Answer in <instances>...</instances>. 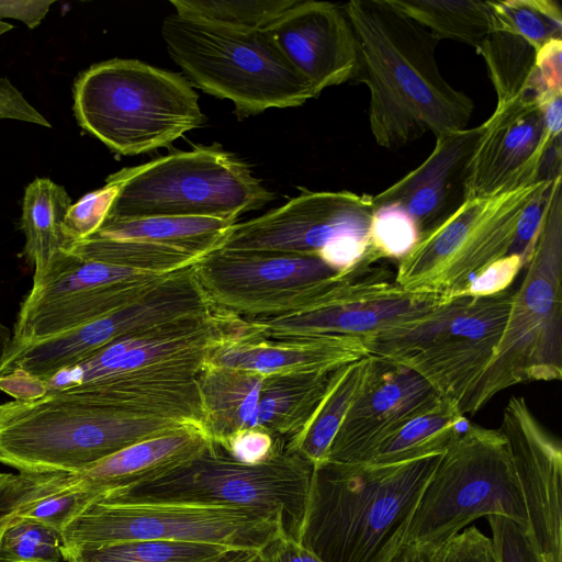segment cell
<instances>
[{
  "label": "cell",
  "instance_id": "6da1fadb",
  "mask_svg": "<svg viewBox=\"0 0 562 562\" xmlns=\"http://www.w3.org/2000/svg\"><path fill=\"white\" fill-rule=\"evenodd\" d=\"M357 44L356 82L368 87L375 143L396 150L427 133L468 128L474 103L441 75L438 41L390 0H351L344 7Z\"/></svg>",
  "mask_w": 562,
  "mask_h": 562
},
{
  "label": "cell",
  "instance_id": "7a4b0ae2",
  "mask_svg": "<svg viewBox=\"0 0 562 562\" xmlns=\"http://www.w3.org/2000/svg\"><path fill=\"white\" fill-rule=\"evenodd\" d=\"M441 454L314 467L297 541L322 562H392Z\"/></svg>",
  "mask_w": 562,
  "mask_h": 562
},
{
  "label": "cell",
  "instance_id": "3957f363",
  "mask_svg": "<svg viewBox=\"0 0 562 562\" xmlns=\"http://www.w3.org/2000/svg\"><path fill=\"white\" fill-rule=\"evenodd\" d=\"M133 416L74 393L0 404V463L26 474L80 473L179 425Z\"/></svg>",
  "mask_w": 562,
  "mask_h": 562
},
{
  "label": "cell",
  "instance_id": "277c9868",
  "mask_svg": "<svg viewBox=\"0 0 562 562\" xmlns=\"http://www.w3.org/2000/svg\"><path fill=\"white\" fill-rule=\"evenodd\" d=\"M161 36L189 83L232 101L238 120L317 98L266 30L234 27L175 12L164 19Z\"/></svg>",
  "mask_w": 562,
  "mask_h": 562
},
{
  "label": "cell",
  "instance_id": "5b68a950",
  "mask_svg": "<svg viewBox=\"0 0 562 562\" xmlns=\"http://www.w3.org/2000/svg\"><path fill=\"white\" fill-rule=\"evenodd\" d=\"M525 267L495 353L459 407L464 415L513 385L562 379V173L552 180Z\"/></svg>",
  "mask_w": 562,
  "mask_h": 562
},
{
  "label": "cell",
  "instance_id": "8992f818",
  "mask_svg": "<svg viewBox=\"0 0 562 562\" xmlns=\"http://www.w3.org/2000/svg\"><path fill=\"white\" fill-rule=\"evenodd\" d=\"M74 112L83 130L120 155L168 147L204 122L199 97L182 75L122 58L78 75Z\"/></svg>",
  "mask_w": 562,
  "mask_h": 562
},
{
  "label": "cell",
  "instance_id": "52a82bcc",
  "mask_svg": "<svg viewBox=\"0 0 562 562\" xmlns=\"http://www.w3.org/2000/svg\"><path fill=\"white\" fill-rule=\"evenodd\" d=\"M513 293L453 296L362 340L370 356L413 370L460 407L495 353Z\"/></svg>",
  "mask_w": 562,
  "mask_h": 562
},
{
  "label": "cell",
  "instance_id": "ba28073f",
  "mask_svg": "<svg viewBox=\"0 0 562 562\" xmlns=\"http://www.w3.org/2000/svg\"><path fill=\"white\" fill-rule=\"evenodd\" d=\"M105 181L117 187V194L104 222L160 216L236 222L276 198L248 164L218 145L123 168Z\"/></svg>",
  "mask_w": 562,
  "mask_h": 562
},
{
  "label": "cell",
  "instance_id": "9c48e42d",
  "mask_svg": "<svg viewBox=\"0 0 562 562\" xmlns=\"http://www.w3.org/2000/svg\"><path fill=\"white\" fill-rule=\"evenodd\" d=\"M484 516L506 517L527 527L505 437L499 429L467 422L424 487L404 547L428 552Z\"/></svg>",
  "mask_w": 562,
  "mask_h": 562
},
{
  "label": "cell",
  "instance_id": "30bf717a",
  "mask_svg": "<svg viewBox=\"0 0 562 562\" xmlns=\"http://www.w3.org/2000/svg\"><path fill=\"white\" fill-rule=\"evenodd\" d=\"M314 465L286 450L257 464L240 462L218 443L165 475L103 497L119 502L231 506L277 515L299 539Z\"/></svg>",
  "mask_w": 562,
  "mask_h": 562
},
{
  "label": "cell",
  "instance_id": "8fae6325",
  "mask_svg": "<svg viewBox=\"0 0 562 562\" xmlns=\"http://www.w3.org/2000/svg\"><path fill=\"white\" fill-rule=\"evenodd\" d=\"M280 535H285L280 516L245 508L101 498L61 531V552L64 560L77 551L140 540L260 551Z\"/></svg>",
  "mask_w": 562,
  "mask_h": 562
},
{
  "label": "cell",
  "instance_id": "7c38bea8",
  "mask_svg": "<svg viewBox=\"0 0 562 562\" xmlns=\"http://www.w3.org/2000/svg\"><path fill=\"white\" fill-rule=\"evenodd\" d=\"M546 180L465 200L445 221L423 233L398 261L396 283L412 293L461 295L477 273L508 255L519 216Z\"/></svg>",
  "mask_w": 562,
  "mask_h": 562
},
{
  "label": "cell",
  "instance_id": "4fadbf2b",
  "mask_svg": "<svg viewBox=\"0 0 562 562\" xmlns=\"http://www.w3.org/2000/svg\"><path fill=\"white\" fill-rule=\"evenodd\" d=\"M192 270L212 310L236 319L314 308L339 273L313 256L225 248L207 254Z\"/></svg>",
  "mask_w": 562,
  "mask_h": 562
},
{
  "label": "cell",
  "instance_id": "5bb4252c",
  "mask_svg": "<svg viewBox=\"0 0 562 562\" xmlns=\"http://www.w3.org/2000/svg\"><path fill=\"white\" fill-rule=\"evenodd\" d=\"M372 212L367 193L303 190L280 207L235 223L221 248L313 256L344 272L369 255Z\"/></svg>",
  "mask_w": 562,
  "mask_h": 562
},
{
  "label": "cell",
  "instance_id": "9a60e30c",
  "mask_svg": "<svg viewBox=\"0 0 562 562\" xmlns=\"http://www.w3.org/2000/svg\"><path fill=\"white\" fill-rule=\"evenodd\" d=\"M172 273L140 272L68 250L33 281L21 303L4 360L137 301Z\"/></svg>",
  "mask_w": 562,
  "mask_h": 562
},
{
  "label": "cell",
  "instance_id": "2e32d148",
  "mask_svg": "<svg viewBox=\"0 0 562 562\" xmlns=\"http://www.w3.org/2000/svg\"><path fill=\"white\" fill-rule=\"evenodd\" d=\"M212 312L195 281L192 267L179 270L137 301L26 347L4 360L0 368V390L19 400L30 384L75 366L114 340L165 323Z\"/></svg>",
  "mask_w": 562,
  "mask_h": 562
},
{
  "label": "cell",
  "instance_id": "e0dca14e",
  "mask_svg": "<svg viewBox=\"0 0 562 562\" xmlns=\"http://www.w3.org/2000/svg\"><path fill=\"white\" fill-rule=\"evenodd\" d=\"M450 297L407 292L395 273L371 252L339 272L323 303L280 317L240 319L241 328L270 338L357 336L364 338L417 316Z\"/></svg>",
  "mask_w": 562,
  "mask_h": 562
},
{
  "label": "cell",
  "instance_id": "ac0fdd59",
  "mask_svg": "<svg viewBox=\"0 0 562 562\" xmlns=\"http://www.w3.org/2000/svg\"><path fill=\"white\" fill-rule=\"evenodd\" d=\"M498 429L508 446L537 558L562 562L561 445L522 396L510 397Z\"/></svg>",
  "mask_w": 562,
  "mask_h": 562
},
{
  "label": "cell",
  "instance_id": "d6986e66",
  "mask_svg": "<svg viewBox=\"0 0 562 562\" xmlns=\"http://www.w3.org/2000/svg\"><path fill=\"white\" fill-rule=\"evenodd\" d=\"M483 133L465 178V200L493 195L547 179L544 167L553 138L546 130L538 101L521 95L482 124ZM551 180V179H549Z\"/></svg>",
  "mask_w": 562,
  "mask_h": 562
},
{
  "label": "cell",
  "instance_id": "ffe728a7",
  "mask_svg": "<svg viewBox=\"0 0 562 562\" xmlns=\"http://www.w3.org/2000/svg\"><path fill=\"white\" fill-rule=\"evenodd\" d=\"M442 398L413 370L372 356L368 379L349 407L326 460L360 462L378 442Z\"/></svg>",
  "mask_w": 562,
  "mask_h": 562
},
{
  "label": "cell",
  "instance_id": "44dd1931",
  "mask_svg": "<svg viewBox=\"0 0 562 562\" xmlns=\"http://www.w3.org/2000/svg\"><path fill=\"white\" fill-rule=\"evenodd\" d=\"M265 30L317 97L355 78L356 37L342 7L297 0Z\"/></svg>",
  "mask_w": 562,
  "mask_h": 562
},
{
  "label": "cell",
  "instance_id": "7402d4cb",
  "mask_svg": "<svg viewBox=\"0 0 562 562\" xmlns=\"http://www.w3.org/2000/svg\"><path fill=\"white\" fill-rule=\"evenodd\" d=\"M482 133L481 124L436 137L423 164L372 195L373 207L400 205L415 220L420 235L440 224L465 201L468 166Z\"/></svg>",
  "mask_w": 562,
  "mask_h": 562
},
{
  "label": "cell",
  "instance_id": "603a6c76",
  "mask_svg": "<svg viewBox=\"0 0 562 562\" xmlns=\"http://www.w3.org/2000/svg\"><path fill=\"white\" fill-rule=\"evenodd\" d=\"M369 356L357 336L270 338L252 335L239 326L216 344L207 364L263 375L327 372Z\"/></svg>",
  "mask_w": 562,
  "mask_h": 562
},
{
  "label": "cell",
  "instance_id": "cb8c5ba5",
  "mask_svg": "<svg viewBox=\"0 0 562 562\" xmlns=\"http://www.w3.org/2000/svg\"><path fill=\"white\" fill-rule=\"evenodd\" d=\"M211 442L202 425L187 423L131 445L76 474L100 499L165 475L194 459Z\"/></svg>",
  "mask_w": 562,
  "mask_h": 562
},
{
  "label": "cell",
  "instance_id": "d4e9b609",
  "mask_svg": "<svg viewBox=\"0 0 562 562\" xmlns=\"http://www.w3.org/2000/svg\"><path fill=\"white\" fill-rule=\"evenodd\" d=\"M267 375L205 363L199 373L205 431L213 442L224 443L248 429Z\"/></svg>",
  "mask_w": 562,
  "mask_h": 562
},
{
  "label": "cell",
  "instance_id": "484cf974",
  "mask_svg": "<svg viewBox=\"0 0 562 562\" xmlns=\"http://www.w3.org/2000/svg\"><path fill=\"white\" fill-rule=\"evenodd\" d=\"M71 199L48 178H36L25 189L20 227L25 237L22 256L34 267L33 281L74 247L64 231Z\"/></svg>",
  "mask_w": 562,
  "mask_h": 562
},
{
  "label": "cell",
  "instance_id": "4316f807",
  "mask_svg": "<svg viewBox=\"0 0 562 562\" xmlns=\"http://www.w3.org/2000/svg\"><path fill=\"white\" fill-rule=\"evenodd\" d=\"M338 369L267 375L249 428L268 431L288 441L308 423Z\"/></svg>",
  "mask_w": 562,
  "mask_h": 562
},
{
  "label": "cell",
  "instance_id": "83f0119b",
  "mask_svg": "<svg viewBox=\"0 0 562 562\" xmlns=\"http://www.w3.org/2000/svg\"><path fill=\"white\" fill-rule=\"evenodd\" d=\"M372 366V356L340 367L304 428L286 441L285 450L294 452L314 467L326 461L330 445L349 407L361 393Z\"/></svg>",
  "mask_w": 562,
  "mask_h": 562
},
{
  "label": "cell",
  "instance_id": "f1b7e54d",
  "mask_svg": "<svg viewBox=\"0 0 562 562\" xmlns=\"http://www.w3.org/2000/svg\"><path fill=\"white\" fill-rule=\"evenodd\" d=\"M465 422L457 404L442 398L378 442L360 462L392 464L443 453Z\"/></svg>",
  "mask_w": 562,
  "mask_h": 562
},
{
  "label": "cell",
  "instance_id": "f546056e",
  "mask_svg": "<svg viewBox=\"0 0 562 562\" xmlns=\"http://www.w3.org/2000/svg\"><path fill=\"white\" fill-rule=\"evenodd\" d=\"M235 223L210 217H144L105 221L93 235L155 241L184 248L204 257L222 247Z\"/></svg>",
  "mask_w": 562,
  "mask_h": 562
},
{
  "label": "cell",
  "instance_id": "4dcf8cb0",
  "mask_svg": "<svg viewBox=\"0 0 562 562\" xmlns=\"http://www.w3.org/2000/svg\"><path fill=\"white\" fill-rule=\"evenodd\" d=\"M438 42L457 41L476 47L496 30L490 1L479 0H390Z\"/></svg>",
  "mask_w": 562,
  "mask_h": 562
},
{
  "label": "cell",
  "instance_id": "1f68e13d",
  "mask_svg": "<svg viewBox=\"0 0 562 562\" xmlns=\"http://www.w3.org/2000/svg\"><path fill=\"white\" fill-rule=\"evenodd\" d=\"M76 254L146 273L168 274L194 266L203 257L184 248L142 239L92 235L71 248Z\"/></svg>",
  "mask_w": 562,
  "mask_h": 562
},
{
  "label": "cell",
  "instance_id": "d6a6232c",
  "mask_svg": "<svg viewBox=\"0 0 562 562\" xmlns=\"http://www.w3.org/2000/svg\"><path fill=\"white\" fill-rule=\"evenodd\" d=\"M475 50L485 61L496 93V108L521 95H530L529 85L537 50L524 38L506 31H494Z\"/></svg>",
  "mask_w": 562,
  "mask_h": 562
},
{
  "label": "cell",
  "instance_id": "836d02e7",
  "mask_svg": "<svg viewBox=\"0 0 562 562\" xmlns=\"http://www.w3.org/2000/svg\"><path fill=\"white\" fill-rule=\"evenodd\" d=\"M231 548L224 546L140 540L81 550L64 558L66 562H216Z\"/></svg>",
  "mask_w": 562,
  "mask_h": 562
},
{
  "label": "cell",
  "instance_id": "e575fe53",
  "mask_svg": "<svg viewBox=\"0 0 562 562\" xmlns=\"http://www.w3.org/2000/svg\"><path fill=\"white\" fill-rule=\"evenodd\" d=\"M495 31L516 34L536 50L552 40H562V11L554 0L490 1Z\"/></svg>",
  "mask_w": 562,
  "mask_h": 562
},
{
  "label": "cell",
  "instance_id": "d590c367",
  "mask_svg": "<svg viewBox=\"0 0 562 562\" xmlns=\"http://www.w3.org/2000/svg\"><path fill=\"white\" fill-rule=\"evenodd\" d=\"M297 0H170L176 13L234 27L265 30Z\"/></svg>",
  "mask_w": 562,
  "mask_h": 562
},
{
  "label": "cell",
  "instance_id": "8d00e7d4",
  "mask_svg": "<svg viewBox=\"0 0 562 562\" xmlns=\"http://www.w3.org/2000/svg\"><path fill=\"white\" fill-rule=\"evenodd\" d=\"M61 532L34 519L16 515L0 540V562H59Z\"/></svg>",
  "mask_w": 562,
  "mask_h": 562
},
{
  "label": "cell",
  "instance_id": "74e56055",
  "mask_svg": "<svg viewBox=\"0 0 562 562\" xmlns=\"http://www.w3.org/2000/svg\"><path fill=\"white\" fill-rule=\"evenodd\" d=\"M420 237L415 220L397 204L373 207L369 241L370 251L379 259L404 258Z\"/></svg>",
  "mask_w": 562,
  "mask_h": 562
},
{
  "label": "cell",
  "instance_id": "f35d334b",
  "mask_svg": "<svg viewBox=\"0 0 562 562\" xmlns=\"http://www.w3.org/2000/svg\"><path fill=\"white\" fill-rule=\"evenodd\" d=\"M99 496L86 487L76 473H68L52 492L25 506L18 515L41 521L58 531L83 512Z\"/></svg>",
  "mask_w": 562,
  "mask_h": 562
},
{
  "label": "cell",
  "instance_id": "ab89813d",
  "mask_svg": "<svg viewBox=\"0 0 562 562\" xmlns=\"http://www.w3.org/2000/svg\"><path fill=\"white\" fill-rule=\"evenodd\" d=\"M67 474L0 472V540L10 521L25 506L59 486Z\"/></svg>",
  "mask_w": 562,
  "mask_h": 562
},
{
  "label": "cell",
  "instance_id": "60d3db41",
  "mask_svg": "<svg viewBox=\"0 0 562 562\" xmlns=\"http://www.w3.org/2000/svg\"><path fill=\"white\" fill-rule=\"evenodd\" d=\"M116 194L117 187L105 181L104 187L87 193L69 206L64 220V231L74 244L98 232Z\"/></svg>",
  "mask_w": 562,
  "mask_h": 562
},
{
  "label": "cell",
  "instance_id": "b9f144b4",
  "mask_svg": "<svg viewBox=\"0 0 562 562\" xmlns=\"http://www.w3.org/2000/svg\"><path fill=\"white\" fill-rule=\"evenodd\" d=\"M486 518L495 562H539L524 526L502 516Z\"/></svg>",
  "mask_w": 562,
  "mask_h": 562
},
{
  "label": "cell",
  "instance_id": "7bdbcfd3",
  "mask_svg": "<svg viewBox=\"0 0 562 562\" xmlns=\"http://www.w3.org/2000/svg\"><path fill=\"white\" fill-rule=\"evenodd\" d=\"M427 562H495L492 542L469 527L427 552Z\"/></svg>",
  "mask_w": 562,
  "mask_h": 562
},
{
  "label": "cell",
  "instance_id": "ee69618b",
  "mask_svg": "<svg viewBox=\"0 0 562 562\" xmlns=\"http://www.w3.org/2000/svg\"><path fill=\"white\" fill-rule=\"evenodd\" d=\"M285 445L286 440L283 438L261 429L249 428L236 432L220 446L234 459L257 464L284 451Z\"/></svg>",
  "mask_w": 562,
  "mask_h": 562
},
{
  "label": "cell",
  "instance_id": "f6af8a7d",
  "mask_svg": "<svg viewBox=\"0 0 562 562\" xmlns=\"http://www.w3.org/2000/svg\"><path fill=\"white\" fill-rule=\"evenodd\" d=\"M529 92L540 104L562 93V40H552L536 52Z\"/></svg>",
  "mask_w": 562,
  "mask_h": 562
},
{
  "label": "cell",
  "instance_id": "bcb514c9",
  "mask_svg": "<svg viewBox=\"0 0 562 562\" xmlns=\"http://www.w3.org/2000/svg\"><path fill=\"white\" fill-rule=\"evenodd\" d=\"M552 180H546L537 190L522 210L516 226L515 238L508 255L520 256L525 261V266L533 251Z\"/></svg>",
  "mask_w": 562,
  "mask_h": 562
},
{
  "label": "cell",
  "instance_id": "7dc6e473",
  "mask_svg": "<svg viewBox=\"0 0 562 562\" xmlns=\"http://www.w3.org/2000/svg\"><path fill=\"white\" fill-rule=\"evenodd\" d=\"M522 268H525V261L520 256L506 255L477 273L461 295L490 296L504 292Z\"/></svg>",
  "mask_w": 562,
  "mask_h": 562
},
{
  "label": "cell",
  "instance_id": "c3c4849f",
  "mask_svg": "<svg viewBox=\"0 0 562 562\" xmlns=\"http://www.w3.org/2000/svg\"><path fill=\"white\" fill-rule=\"evenodd\" d=\"M0 119H12L50 127L21 92L5 78L0 77Z\"/></svg>",
  "mask_w": 562,
  "mask_h": 562
},
{
  "label": "cell",
  "instance_id": "681fc988",
  "mask_svg": "<svg viewBox=\"0 0 562 562\" xmlns=\"http://www.w3.org/2000/svg\"><path fill=\"white\" fill-rule=\"evenodd\" d=\"M260 562H322L297 540L280 535L260 551Z\"/></svg>",
  "mask_w": 562,
  "mask_h": 562
},
{
  "label": "cell",
  "instance_id": "f907efd6",
  "mask_svg": "<svg viewBox=\"0 0 562 562\" xmlns=\"http://www.w3.org/2000/svg\"><path fill=\"white\" fill-rule=\"evenodd\" d=\"M52 0H0V21L19 20L30 29L36 27L47 14Z\"/></svg>",
  "mask_w": 562,
  "mask_h": 562
},
{
  "label": "cell",
  "instance_id": "816d5d0a",
  "mask_svg": "<svg viewBox=\"0 0 562 562\" xmlns=\"http://www.w3.org/2000/svg\"><path fill=\"white\" fill-rule=\"evenodd\" d=\"M547 132L553 137H561L562 132V93L554 94L539 104Z\"/></svg>",
  "mask_w": 562,
  "mask_h": 562
},
{
  "label": "cell",
  "instance_id": "f5cc1de1",
  "mask_svg": "<svg viewBox=\"0 0 562 562\" xmlns=\"http://www.w3.org/2000/svg\"><path fill=\"white\" fill-rule=\"evenodd\" d=\"M216 562H260L259 551L231 549Z\"/></svg>",
  "mask_w": 562,
  "mask_h": 562
},
{
  "label": "cell",
  "instance_id": "db71d44e",
  "mask_svg": "<svg viewBox=\"0 0 562 562\" xmlns=\"http://www.w3.org/2000/svg\"><path fill=\"white\" fill-rule=\"evenodd\" d=\"M392 562H427V552L404 547Z\"/></svg>",
  "mask_w": 562,
  "mask_h": 562
},
{
  "label": "cell",
  "instance_id": "11a10c76",
  "mask_svg": "<svg viewBox=\"0 0 562 562\" xmlns=\"http://www.w3.org/2000/svg\"><path fill=\"white\" fill-rule=\"evenodd\" d=\"M12 340V330L0 322V368L8 355Z\"/></svg>",
  "mask_w": 562,
  "mask_h": 562
},
{
  "label": "cell",
  "instance_id": "9f6ffc18",
  "mask_svg": "<svg viewBox=\"0 0 562 562\" xmlns=\"http://www.w3.org/2000/svg\"><path fill=\"white\" fill-rule=\"evenodd\" d=\"M11 29H12L11 24H9L4 21H0V35H2L3 33L8 32Z\"/></svg>",
  "mask_w": 562,
  "mask_h": 562
}]
</instances>
